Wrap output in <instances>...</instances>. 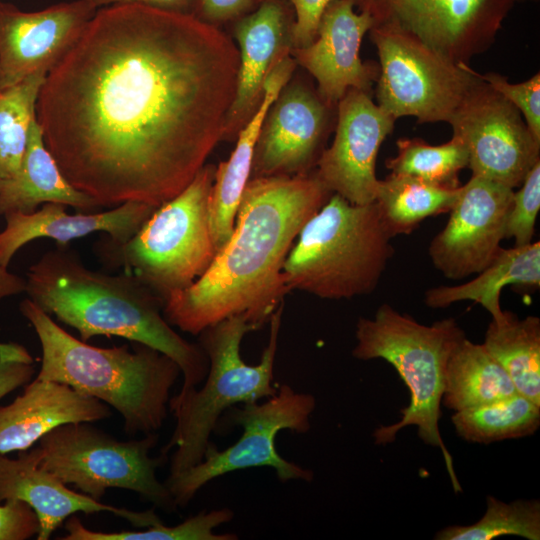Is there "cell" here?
<instances>
[{
	"label": "cell",
	"mask_w": 540,
	"mask_h": 540,
	"mask_svg": "<svg viewBox=\"0 0 540 540\" xmlns=\"http://www.w3.org/2000/svg\"><path fill=\"white\" fill-rule=\"evenodd\" d=\"M289 2L295 11L291 28L292 48L312 43L317 35L320 19L332 0H281Z\"/></svg>",
	"instance_id": "74e56055"
},
{
	"label": "cell",
	"mask_w": 540,
	"mask_h": 540,
	"mask_svg": "<svg viewBox=\"0 0 540 540\" xmlns=\"http://www.w3.org/2000/svg\"><path fill=\"white\" fill-rule=\"evenodd\" d=\"M34 359L28 350L15 342H0V400L31 381Z\"/></svg>",
	"instance_id": "d590c367"
},
{
	"label": "cell",
	"mask_w": 540,
	"mask_h": 540,
	"mask_svg": "<svg viewBox=\"0 0 540 540\" xmlns=\"http://www.w3.org/2000/svg\"><path fill=\"white\" fill-rule=\"evenodd\" d=\"M215 170L214 165L205 164L190 184L158 206L129 240H98L93 251L99 262L135 276L163 305L171 295L190 287L217 254L209 221Z\"/></svg>",
	"instance_id": "ba28073f"
},
{
	"label": "cell",
	"mask_w": 540,
	"mask_h": 540,
	"mask_svg": "<svg viewBox=\"0 0 540 540\" xmlns=\"http://www.w3.org/2000/svg\"><path fill=\"white\" fill-rule=\"evenodd\" d=\"M315 408L316 399L312 394L298 392L285 383L262 403H243L227 409L214 433L222 435L240 426L243 428L241 437L223 450L210 441L199 464L167 477L164 483L177 507L185 508L204 485L237 470L269 467L275 470L281 482H312L313 471L281 457L275 439L282 430L307 433Z\"/></svg>",
	"instance_id": "9c48e42d"
},
{
	"label": "cell",
	"mask_w": 540,
	"mask_h": 540,
	"mask_svg": "<svg viewBox=\"0 0 540 540\" xmlns=\"http://www.w3.org/2000/svg\"><path fill=\"white\" fill-rule=\"evenodd\" d=\"M234 518L229 508L201 511L175 526L164 523L140 531L99 532L86 528L76 516L65 523L66 535L61 540H237L234 533H215L214 529Z\"/></svg>",
	"instance_id": "d6a6232c"
},
{
	"label": "cell",
	"mask_w": 540,
	"mask_h": 540,
	"mask_svg": "<svg viewBox=\"0 0 540 540\" xmlns=\"http://www.w3.org/2000/svg\"><path fill=\"white\" fill-rule=\"evenodd\" d=\"M508 285L540 286V242L502 248L492 262L474 279L454 286L428 289L424 302L430 308H445L453 303L471 300L480 304L492 317L500 320L502 289Z\"/></svg>",
	"instance_id": "d4e9b609"
},
{
	"label": "cell",
	"mask_w": 540,
	"mask_h": 540,
	"mask_svg": "<svg viewBox=\"0 0 540 540\" xmlns=\"http://www.w3.org/2000/svg\"><path fill=\"white\" fill-rule=\"evenodd\" d=\"M25 288L24 278L0 266V302L5 298L25 292Z\"/></svg>",
	"instance_id": "60d3db41"
},
{
	"label": "cell",
	"mask_w": 540,
	"mask_h": 540,
	"mask_svg": "<svg viewBox=\"0 0 540 540\" xmlns=\"http://www.w3.org/2000/svg\"><path fill=\"white\" fill-rule=\"evenodd\" d=\"M515 1H519V0H515ZM533 1H537V0H533Z\"/></svg>",
	"instance_id": "b9f144b4"
},
{
	"label": "cell",
	"mask_w": 540,
	"mask_h": 540,
	"mask_svg": "<svg viewBox=\"0 0 540 540\" xmlns=\"http://www.w3.org/2000/svg\"><path fill=\"white\" fill-rule=\"evenodd\" d=\"M292 24L281 0H262L254 12L237 22L239 67L223 140L237 136L258 108L268 75L291 54Z\"/></svg>",
	"instance_id": "ffe728a7"
},
{
	"label": "cell",
	"mask_w": 540,
	"mask_h": 540,
	"mask_svg": "<svg viewBox=\"0 0 540 540\" xmlns=\"http://www.w3.org/2000/svg\"><path fill=\"white\" fill-rule=\"evenodd\" d=\"M49 202L72 206L86 213L99 207L65 178L34 119L19 169L13 176L0 179V215L14 212L30 214Z\"/></svg>",
	"instance_id": "cb8c5ba5"
},
{
	"label": "cell",
	"mask_w": 540,
	"mask_h": 540,
	"mask_svg": "<svg viewBox=\"0 0 540 540\" xmlns=\"http://www.w3.org/2000/svg\"><path fill=\"white\" fill-rule=\"evenodd\" d=\"M297 238L282 269L287 287L322 299L371 294L394 254L377 204H353L336 193Z\"/></svg>",
	"instance_id": "8992f818"
},
{
	"label": "cell",
	"mask_w": 540,
	"mask_h": 540,
	"mask_svg": "<svg viewBox=\"0 0 540 540\" xmlns=\"http://www.w3.org/2000/svg\"><path fill=\"white\" fill-rule=\"evenodd\" d=\"M258 2H261L262 0H257Z\"/></svg>",
	"instance_id": "7bdbcfd3"
},
{
	"label": "cell",
	"mask_w": 540,
	"mask_h": 540,
	"mask_svg": "<svg viewBox=\"0 0 540 540\" xmlns=\"http://www.w3.org/2000/svg\"><path fill=\"white\" fill-rule=\"evenodd\" d=\"M397 155L386 161L392 174L412 176L431 184L457 188L460 171L468 167L464 143L457 137L441 145H429L420 138H400Z\"/></svg>",
	"instance_id": "4dcf8cb0"
},
{
	"label": "cell",
	"mask_w": 540,
	"mask_h": 540,
	"mask_svg": "<svg viewBox=\"0 0 540 540\" xmlns=\"http://www.w3.org/2000/svg\"><path fill=\"white\" fill-rule=\"evenodd\" d=\"M66 485L39 466L35 448L20 451L16 459L0 453V503L19 500L28 504L39 520L37 540H48L65 520L77 512L112 513L135 528L163 523L152 509L133 511L115 507L71 490Z\"/></svg>",
	"instance_id": "d6986e66"
},
{
	"label": "cell",
	"mask_w": 540,
	"mask_h": 540,
	"mask_svg": "<svg viewBox=\"0 0 540 540\" xmlns=\"http://www.w3.org/2000/svg\"><path fill=\"white\" fill-rule=\"evenodd\" d=\"M284 304L270 318V337L258 364H247L241 357L244 336L258 328L244 316L224 319L204 329L199 344L209 368L204 385L170 397L168 408L176 425L169 442L160 453L176 447L169 476L199 464L221 415L230 407L273 396L274 363L277 354Z\"/></svg>",
	"instance_id": "52a82bcc"
},
{
	"label": "cell",
	"mask_w": 540,
	"mask_h": 540,
	"mask_svg": "<svg viewBox=\"0 0 540 540\" xmlns=\"http://www.w3.org/2000/svg\"><path fill=\"white\" fill-rule=\"evenodd\" d=\"M39 520L25 502L8 500L0 504V540H26L39 532Z\"/></svg>",
	"instance_id": "8d00e7d4"
},
{
	"label": "cell",
	"mask_w": 540,
	"mask_h": 540,
	"mask_svg": "<svg viewBox=\"0 0 540 540\" xmlns=\"http://www.w3.org/2000/svg\"><path fill=\"white\" fill-rule=\"evenodd\" d=\"M465 336L455 318L424 325L385 303L372 318L358 319L356 345L352 350V356L358 360L383 359L390 363L410 394L408 406L400 411V420L375 429V443H392L403 428L417 427L418 436L425 444L440 449L455 493L462 488L441 436L439 420L446 364L454 347Z\"/></svg>",
	"instance_id": "5b68a950"
},
{
	"label": "cell",
	"mask_w": 540,
	"mask_h": 540,
	"mask_svg": "<svg viewBox=\"0 0 540 540\" xmlns=\"http://www.w3.org/2000/svg\"><path fill=\"white\" fill-rule=\"evenodd\" d=\"M19 311L40 341L37 379L66 384L111 406L129 436L157 433L168 415L170 391L181 375L167 355L141 343L101 348L60 327L26 298Z\"/></svg>",
	"instance_id": "277c9868"
},
{
	"label": "cell",
	"mask_w": 540,
	"mask_h": 540,
	"mask_svg": "<svg viewBox=\"0 0 540 540\" xmlns=\"http://www.w3.org/2000/svg\"><path fill=\"white\" fill-rule=\"evenodd\" d=\"M255 0H197L192 15L211 25L241 16Z\"/></svg>",
	"instance_id": "f35d334b"
},
{
	"label": "cell",
	"mask_w": 540,
	"mask_h": 540,
	"mask_svg": "<svg viewBox=\"0 0 540 540\" xmlns=\"http://www.w3.org/2000/svg\"><path fill=\"white\" fill-rule=\"evenodd\" d=\"M97 8L86 0L25 12L0 3V91L49 72L81 35Z\"/></svg>",
	"instance_id": "2e32d148"
},
{
	"label": "cell",
	"mask_w": 540,
	"mask_h": 540,
	"mask_svg": "<svg viewBox=\"0 0 540 540\" xmlns=\"http://www.w3.org/2000/svg\"><path fill=\"white\" fill-rule=\"evenodd\" d=\"M46 76L38 71L0 91V179L13 176L20 167Z\"/></svg>",
	"instance_id": "f546056e"
},
{
	"label": "cell",
	"mask_w": 540,
	"mask_h": 540,
	"mask_svg": "<svg viewBox=\"0 0 540 540\" xmlns=\"http://www.w3.org/2000/svg\"><path fill=\"white\" fill-rule=\"evenodd\" d=\"M372 18L356 12L349 0H332L325 9L312 43L292 48L291 56L317 81L318 94L333 106L349 89L370 92L379 67L363 63L360 47L364 35L373 27Z\"/></svg>",
	"instance_id": "ac0fdd59"
},
{
	"label": "cell",
	"mask_w": 540,
	"mask_h": 540,
	"mask_svg": "<svg viewBox=\"0 0 540 540\" xmlns=\"http://www.w3.org/2000/svg\"><path fill=\"white\" fill-rule=\"evenodd\" d=\"M513 535L527 540L540 539V502L518 499L504 502L486 497L484 515L471 525H452L439 530L437 540H491Z\"/></svg>",
	"instance_id": "1f68e13d"
},
{
	"label": "cell",
	"mask_w": 540,
	"mask_h": 540,
	"mask_svg": "<svg viewBox=\"0 0 540 540\" xmlns=\"http://www.w3.org/2000/svg\"><path fill=\"white\" fill-rule=\"evenodd\" d=\"M465 145L472 175L512 189L540 161L537 140L519 110L482 79L449 121Z\"/></svg>",
	"instance_id": "4fadbf2b"
},
{
	"label": "cell",
	"mask_w": 540,
	"mask_h": 540,
	"mask_svg": "<svg viewBox=\"0 0 540 540\" xmlns=\"http://www.w3.org/2000/svg\"><path fill=\"white\" fill-rule=\"evenodd\" d=\"M97 9L110 5L139 4L156 9L192 14L197 0H86Z\"/></svg>",
	"instance_id": "ab89813d"
},
{
	"label": "cell",
	"mask_w": 540,
	"mask_h": 540,
	"mask_svg": "<svg viewBox=\"0 0 540 540\" xmlns=\"http://www.w3.org/2000/svg\"><path fill=\"white\" fill-rule=\"evenodd\" d=\"M540 209V161L528 172L521 188L513 193L506 220L505 239L513 238L514 246L532 242Z\"/></svg>",
	"instance_id": "836d02e7"
},
{
	"label": "cell",
	"mask_w": 540,
	"mask_h": 540,
	"mask_svg": "<svg viewBox=\"0 0 540 540\" xmlns=\"http://www.w3.org/2000/svg\"><path fill=\"white\" fill-rule=\"evenodd\" d=\"M511 378L516 391L540 405V319L505 311L491 320L483 342Z\"/></svg>",
	"instance_id": "4316f807"
},
{
	"label": "cell",
	"mask_w": 540,
	"mask_h": 540,
	"mask_svg": "<svg viewBox=\"0 0 540 540\" xmlns=\"http://www.w3.org/2000/svg\"><path fill=\"white\" fill-rule=\"evenodd\" d=\"M369 32L380 63L377 105L395 120L449 123L481 80L468 63L449 60L406 34L381 27Z\"/></svg>",
	"instance_id": "8fae6325"
},
{
	"label": "cell",
	"mask_w": 540,
	"mask_h": 540,
	"mask_svg": "<svg viewBox=\"0 0 540 540\" xmlns=\"http://www.w3.org/2000/svg\"><path fill=\"white\" fill-rule=\"evenodd\" d=\"M460 191L421 179L390 174L379 180L375 203L391 237L411 233L424 219L448 213Z\"/></svg>",
	"instance_id": "83f0119b"
},
{
	"label": "cell",
	"mask_w": 540,
	"mask_h": 540,
	"mask_svg": "<svg viewBox=\"0 0 540 540\" xmlns=\"http://www.w3.org/2000/svg\"><path fill=\"white\" fill-rule=\"evenodd\" d=\"M158 441L157 433L120 441L91 422H76L54 428L34 448L40 467L95 500L100 501L107 489H126L175 513L178 507L170 491L156 476L168 456L150 455Z\"/></svg>",
	"instance_id": "30bf717a"
},
{
	"label": "cell",
	"mask_w": 540,
	"mask_h": 540,
	"mask_svg": "<svg viewBox=\"0 0 540 540\" xmlns=\"http://www.w3.org/2000/svg\"><path fill=\"white\" fill-rule=\"evenodd\" d=\"M238 48L192 14L96 10L47 73L36 120L68 182L99 207L160 206L223 140Z\"/></svg>",
	"instance_id": "6da1fadb"
},
{
	"label": "cell",
	"mask_w": 540,
	"mask_h": 540,
	"mask_svg": "<svg viewBox=\"0 0 540 540\" xmlns=\"http://www.w3.org/2000/svg\"><path fill=\"white\" fill-rule=\"evenodd\" d=\"M327 108L308 86L288 82L263 120L250 178L310 172L322 152Z\"/></svg>",
	"instance_id": "e0dca14e"
},
{
	"label": "cell",
	"mask_w": 540,
	"mask_h": 540,
	"mask_svg": "<svg viewBox=\"0 0 540 540\" xmlns=\"http://www.w3.org/2000/svg\"><path fill=\"white\" fill-rule=\"evenodd\" d=\"M513 193L506 185L474 175L460 186L445 227L429 245L434 267L452 280L485 269L505 239Z\"/></svg>",
	"instance_id": "5bb4252c"
},
{
	"label": "cell",
	"mask_w": 540,
	"mask_h": 540,
	"mask_svg": "<svg viewBox=\"0 0 540 540\" xmlns=\"http://www.w3.org/2000/svg\"><path fill=\"white\" fill-rule=\"evenodd\" d=\"M395 119L372 101L369 92L349 89L337 103V126L329 148L316 163L325 187L357 205L375 201L376 160Z\"/></svg>",
	"instance_id": "9a60e30c"
},
{
	"label": "cell",
	"mask_w": 540,
	"mask_h": 540,
	"mask_svg": "<svg viewBox=\"0 0 540 540\" xmlns=\"http://www.w3.org/2000/svg\"><path fill=\"white\" fill-rule=\"evenodd\" d=\"M25 281L28 298L77 330L82 341L116 336L158 350L179 366L180 393L206 378L209 361L200 344L172 328L163 301L132 274L93 270L67 245H57L29 267Z\"/></svg>",
	"instance_id": "3957f363"
},
{
	"label": "cell",
	"mask_w": 540,
	"mask_h": 540,
	"mask_svg": "<svg viewBox=\"0 0 540 540\" xmlns=\"http://www.w3.org/2000/svg\"><path fill=\"white\" fill-rule=\"evenodd\" d=\"M451 420L456 433L464 440L489 444L533 435L540 426V405L515 393L456 411Z\"/></svg>",
	"instance_id": "f1b7e54d"
},
{
	"label": "cell",
	"mask_w": 540,
	"mask_h": 540,
	"mask_svg": "<svg viewBox=\"0 0 540 540\" xmlns=\"http://www.w3.org/2000/svg\"><path fill=\"white\" fill-rule=\"evenodd\" d=\"M157 209L156 206L127 201L105 212L69 214L66 205L44 203L30 214L14 212L4 215L6 225L0 231V266L7 268L16 252L25 244L49 238L57 245L95 232H104L115 242L129 240Z\"/></svg>",
	"instance_id": "44dd1931"
},
{
	"label": "cell",
	"mask_w": 540,
	"mask_h": 540,
	"mask_svg": "<svg viewBox=\"0 0 540 540\" xmlns=\"http://www.w3.org/2000/svg\"><path fill=\"white\" fill-rule=\"evenodd\" d=\"M475 74L519 110L533 136L540 141V73L516 84L494 72L475 71Z\"/></svg>",
	"instance_id": "e575fe53"
},
{
	"label": "cell",
	"mask_w": 540,
	"mask_h": 540,
	"mask_svg": "<svg viewBox=\"0 0 540 540\" xmlns=\"http://www.w3.org/2000/svg\"><path fill=\"white\" fill-rule=\"evenodd\" d=\"M516 388L484 344L466 336L452 350L444 373L442 404L454 412L511 396Z\"/></svg>",
	"instance_id": "484cf974"
},
{
	"label": "cell",
	"mask_w": 540,
	"mask_h": 540,
	"mask_svg": "<svg viewBox=\"0 0 540 540\" xmlns=\"http://www.w3.org/2000/svg\"><path fill=\"white\" fill-rule=\"evenodd\" d=\"M295 66V60L289 55L273 68L264 83L258 108L237 134L233 152L216 167L209 199V221L217 253L233 232L236 212L251 177L254 149L263 120L281 89L290 81Z\"/></svg>",
	"instance_id": "603a6c76"
},
{
	"label": "cell",
	"mask_w": 540,
	"mask_h": 540,
	"mask_svg": "<svg viewBox=\"0 0 540 540\" xmlns=\"http://www.w3.org/2000/svg\"><path fill=\"white\" fill-rule=\"evenodd\" d=\"M332 194L315 171L250 178L229 240L199 279L165 301L166 321L192 335L237 315L258 329L269 323L290 292L282 269L293 242Z\"/></svg>",
	"instance_id": "7a4b0ae2"
},
{
	"label": "cell",
	"mask_w": 540,
	"mask_h": 540,
	"mask_svg": "<svg viewBox=\"0 0 540 540\" xmlns=\"http://www.w3.org/2000/svg\"><path fill=\"white\" fill-rule=\"evenodd\" d=\"M373 27L406 34L456 63L495 42L515 0H349Z\"/></svg>",
	"instance_id": "7c38bea8"
},
{
	"label": "cell",
	"mask_w": 540,
	"mask_h": 540,
	"mask_svg": "<svg viewBox=\"0 0 540 540\" xmlns=\"http://www.w3.org/2000/svg\"><path fill=\"white\" fill-rule=\"evenodd\" d=\"M99 399L55 381L35 379L23 393L0 406V453L30 449L54 428L76 422H95L111 416Z\"/></svg>",
	"instance_id": "7402d4cb"
}]
</instances>
